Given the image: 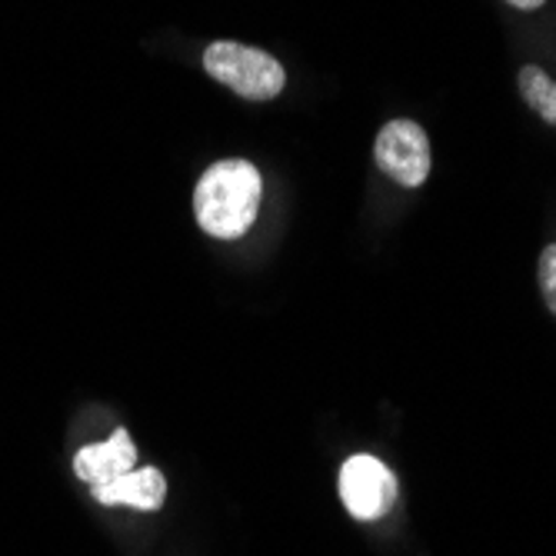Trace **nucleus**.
I'll return each mask as SVG.
<instances>
[{"mask_svg":"<svg viewBox=\"0 0 556 556\" xmlns=\"http://www.w3.org/2000/svg\"><path fill=\"white\" fill-rule=\"evenodd\" d=\"M264 200L261 170L247 161H220L193 190V214L204 233L217 240H237L257 220Z\"/></svg>","mask_w":556,"mask_h":556,"instance_id":"nucleus-1","label":"nucleus"},{"mask_svg":"<svg viewBox=\"0 0 556 556\" xmlns=\"http://www.w3.org/2000/svg\"><path fill=\"white\" fill-rule=\"evenodd\" d=\"M204 71L247 100H274L287 84L280 61L237 40H214L204 54Z\"/></svg>","mask_w":556,"mask_h":556,"instance_id":"nucleus-2","label":"nucleus"},{"mask_svg":"<svg viewBox=\"0 0 556 556\" xmlns=\"http://www.w3.org/2000/svg\"><path fill=\"white\" fill-rule=\"evenodd\" d=\"M380 170L400 187H420L430 177V140L414 121H390L374 143Z\"/></svg>","mask_w":556,"mask_h":556,"instance_id":"nucleus-3","label":"nucleus"},{"mask_svg":"<svg viewBox=\"0 0 556 556\" xmlns=\"http://www.w3.org/2000/svg\"><path fill=\"white\" fill-rule=\"evenodd\" d=\"M340 500L357 520H380L396 503V477L377 457H350L340 470Z\"/></svg>","mask_w":556,"mask_h":556,"instance_id":"nucleus-4","label":"nucleus"},{"mask_svg":"<svg viewBox=\"0 0 556 556\" xmlns=\"http://www.w3.org/2000/svg\"><path fill=\"white\" fill-rule=\"evenodd\" d=\"M137 464V446L130 440V433L121 427L114 430L111 440L104 443H90V446H80V453L74 457V470L84 483L90 486H104L117 477H124L127 470H134Z\"/></svg>","mask_w":556,"mask_h":556,"instance_id":"nucleus-5","label":"nucleus"},{"mask_svg":"<svg viewBox=\"0 0 556 556\" xmlns=\"http://www.w3.org/2000/svg\"><path fill=\"white\" fill-rule=\"evenodd\" d=\"M93 500L104 503V507H134V510H161L167 500V480L157 467H140L127 470L124 477L93 486Z\"/></svg>","mask_w":556,"mask_h":556,"instance_id":"nucleus-6","label":"nucleus"},{"mask_svg":"<svg viewBox=\"0 0 556 556\" xmlns=\"http://www.w3.org/2000/svg\"><path fill=\"white\" fill-rule=\"evenodd\" d=\"M520 93L533 114H540L549 127H556V84L540 67L527 64L520 71Z\"/></svg>","mask_w":556,"mask_h":556,"instance_id":"nucleus-7","label":"nucleus"},{"mask_svg":"<svg viewBox=\"0 0 556 556\" xmlns=\"http://www.w3.org/2000/svg\"><path fill=\"white\" fill-rule=\"evenodd\" d=\"M540 290H543V300H546V307L549 314L556 317V243H549L543 254H540Z\"/></svg>","mask_w":556,"mask_h":556,"instance_id":"nucleus-8","label":"nucleus"},{"mask_svg":"<svg viewBox=\"0 0 556 556\" xmlns=\"http://www.w3.org/2000/svg\"><path fill=\"white\" fill-rule=\"evenodd\" d=\"M507 4H514L517 11H536V8L546 4V0H507Z\"/></svg>","mask_w":556,"mask_h":556,"instance_id":"nucleus-9","label":"nucleus"}]
</instances>
